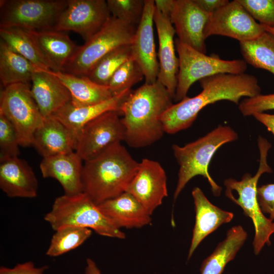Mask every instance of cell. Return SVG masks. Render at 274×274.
<instances>
[{
    "instance_id": "obj_29",
    "label": "cell",
    "mask_w": 274,
    "mask_h": 274,
    "mask_svg": "<svg viewBox=\"0 0 274 274\" xmlns=\"http://www.w3.org/2000/svg\"><path fill=\"white\" fill-rule=\"evenodd\" d=\"M39 69L1 40L0 80L4 87L31 83L33 75Z\"/></svg>"
},
{
    "instance_id": "obj_4",
    "label": "cell",
    "mask_w": 274,
    "mask_h": 274,
    "mask_svg": "<svg viewBox=\"0 0 274 274\" xmlns=\"http://www.w3.org/2000/svg\"><path fill=\"white\" fill-rule=\"evenodd\" d=\"M237 139V133L231 127L219 125L203 136L184 146L173 144V153L179 165L174 201L188 182L196 176H201L206 178L210 184L213 195L216 197L220 196L222 188L211 176L209 166L219 148Z\"/></svg>"
},
{
    "instance_id": "obj_14",
    "label": "cell",
    "mask_w": 274,
    "mask_h": 274,
    "mask_svg": "<svg viewBox=\"0 0 274 274\" xmlns=\"http://www.w3.org/2000/svg\"><path fill=\"white\" fill-rule=\"evenodd\" d=\"M125 192L133 195L151 215L168 194L165 170L158 162L143 159Z\"/></svg>"
},
{
    "instance_id": "obj_34",
    "label": "cell",
    "mask_w": 274,
    "mask_h": 274,
    "mask_svg": "<svg viewBox=\"0 0 274 274\" xmlns=\"http://www.w3.org/2000/svg\"><path fill=\"white\" fill-rule=\"evenodd\" d=\"M107 2L113 16L138 27L144 13V0H108Z\"/></svg>"
},
{
    "instance_id": "obj_21",
    "label": "cell",
    "mask_w": 274,
    "mask_h": 274,
    "mask_svg": "<svg viewBox=\"0 0 274 274\" xmlns=\"http://www.w3.org/2000/svg\"><path fill=\"white\" fill-rule=\"evenodd\" d=\"M30 90L44 118L52 115L72 99L68 89L51 71L39 69L35 72Z\"/></svg>"
},
{
    "instance_id": "obj_23",
    "label": "cell",
    "mask_w": 274,
    "mask_h": 274,
    "mask_svg": "<svg viewBox=\"0 0 274 274\" xmlns=\"http://www.w3.org/2000/svg\"><path fill=\"white\" fill-rule=\"evenodd\" d=\"M117 228H141L151 223V215L131 194L124 192L97 205Z\"/></svg>"
},
{
    "instance_id": "obj_17",
    "label": "cell",
    "mask_w": 274,
    "mask_h": 274,
    "mask_svg": "<svg viewBox=\"0 0 274 274\" xmlns=\"http://www.w3.org/2000/svg\"><path fill=\"white\" fill-rule=\"evenodd\" d=\"M159 43V71L157 81L167 89L174 99L178 82L179 60L175 52V29L169 17L155 8L154 13Z\"/></svg>"
},
{
    "instance_id": "obj_26",
    "label": "cell",
    "mask_w": 274,
    "mask_h": 274,
    "mask_svg": "<svg viewBox=\"0 0 274 274\" xmlns=\"http://www.w3.org/2000/svg\"><path fill=\"white\" fill-rule=\"evenodd\" d=\"M51 72L68 89L72 97L71 102L75 106L97 104L113 96L108 86L98 84L86 76H80L60 71Z\"/></svg>"
},
{
    "instance_id": "obj_28",
    "label": "cell",
    "mask_w": 274,
    "mask_h": 274,
    "mask_svg": "<svg viewBox=\"0 0 274 274\" xmlns=\"http://www.w3.org/2000/svg\"><path fill=\"white\" fill-rule=\"evenodd\" d=\"M0 37L11 49L38 68L53 71L30 31L19 28H0Z\"/></svg>"
},
{
    "instance_id": "obj_15",
    "label": "cell",
    "mask_w": 274,
    "mask_h": 274,
    "mask_svg": "<svg viewBox=\"0 0 274 274\" xmlns=\"http://www.w3.org/2000/svg\"><path fill=\"white\" fill-rule=\"evenodd\" d=\"M210 15L195 0H174L169 18L180 41L206 53L204 31Z\"/></svg>"
},
{
    "instance_id": "obj_41",
    "label": "cell",
    "mask_w": 274,
    "mask_h": 274,
    "mask_svg": "<svg viewBox=\"0 0 274 274\" xmlns=\"http://www.w3.org/2000/svg\"><path fill=\"white\" fill-rule=\"evenodd\" d=\"M253 116L264 125L267 129L274 135V114L263 113L254 114Z\"/></svg>"
},
{
    "instance_id": "obj_22",
    "label": "cell",
    "mask_w": 274,
    "mask_h": 274,
    "mask_svg": "<svg viewBox=\"0 0 274 274\" xmlns=\"http://www.w3.org/2000/svg\"><path fill=\"white\" fill-rule=\"evenodd\" d=\"M31 145L45 158L75 151L76 138L63 123L51 115L45 118L35 131Z\"/></svg>"
},
{
    "instance_id": "obj_11",
    "label": "cell",
    "mask_w": 274,
    "mask_h": 274,
    "mask_svg": "<svg viewBox=\"0 0 274 274\" xmlns=\"http://www.w3.org/2000/svg\"><path fill=\"white\" fill-rule=\"evenodd\" d=\"M111 17L107 1L67 0L66 7L53 29L74 31L86 42L102 29Z\"/></svg>"
},
{
    "instance_id": "obj_35",
    "label": "cell",
    "mask_w": 274,
    "mask_h": 274,
    "mask_svg": "<svg viewBox=\"0 0 274 274\" xmlns=\"http://www.w3.org/2000/svg\"><path fill=\"white\" fill-rule=\"evenodd\" d=\"M20 146L14 126L0 113V159L18 156Z\"/></svg>"
},
{
    "instance_id": "obj_12",
    "label": "cell",
    "mask_w": 274,
    "mask_h": 274,
    "mask_svg": "<svg viewBox=\"0 0 274 274\" xmlns=\"http://www.w3.org/2000/svg\"><path fill=\"white\" fill-rule=\"evenodd\" d=\"M119 116L117 111H108L82 128L76 139L75 151L84 161L124 141L125 130Z\"/></svg>"
},
{
    "instance_id": "obj_5",
    "label": "cell",
    "mask_w": 274,
    "mask_h": 274,
    "mask_svg": "<svg viewBox=\"0 0 274 274\" xmlns=\"http://www.w3.org/2000/svg\"><path fill=\"white\" fill-rule=\"evenodd\" d=\"M257 142L260 158L256 173L254 176L245 173L240 181L228 178L224 181L225 191L234 192L237 195L236 197L230 193H225L226 196L239 206L243 210L244 214L252 221L255 229L253 246L256 255L260 253L265 245H271L270 236L274 233V222L262 213L257 197V184L260 177L264 173H272L267 159L271 145L260 135L258 136Z\"/></svg>"
},
{
    "instance_id": "obj_30",
    "label": "cell",
    "mask_w": 274,
    "mask_h": 274,
    "mask_svg": "<svg viewBox=\"0 0 274 274\" xmlns=\"http://www.w3.org/2000/svg\"><path fill=\"white\" fill-rule=\"evenodd\" d=\"M239 46L247 64L274 75V35L265 31L255 39L239 43Z\"/></svg>"
},
{
    "instance_id": "obj_10",
    "label": "cell",
    "mask_w": 274,
    "mask_h": 274,
    "mask_svg": "<svg viewBox=\"0 0 274 274\" xmlns=\"http://www.w3.org/2000/svg\"><path fill=\"white\" fill-rule=\"evenodd\" d=\"M31 83H18L4 87L0 94V113L12 124L19 145L32 144L33 135L44 119L33 99Z\"/></svg>"
},
{
    "instance_id": "obj_7",
    "label": "cell",
    "mask_w": 274,
    "mask_h": 274,
    "mask_svg": "<svg viewBox=\"0 0 274 274\" xmlns=\"http://www.w3.org/2000/svg\"><path fill=\"white\" fill-rule=\"evenodd\" d=\"M175 43L179 60L174 99L176 101L179 102L187 97L189 88L197 81L219 74H243L247 69V63L244 59L225 60L216 54L207 55L177 38Z\"/></svg>"
},
{
    "instance_id": "obj_25",
    "label": "cell",
    "mask_w": 274,
    "mask_h": 274,
    "mask_svg": "<svg viewBox=\"0 0 274 274\" xmlns=\"http://www.w3.org/2000/svg\"><path fill=\"white\" fill-rule=\"evenodd\" d=\"M54 72H64L79 46L63 31L54 29L30 31Z\"/></svg>"
},
{
    "instance_id": "obj_32",
    "label": "cell",
    "mask_w": 274,
    "mask_h": 274,
    "mask_svg": "<svg viewBox=\"0 0 274 274\" xmlns=\"http://www.w3.org/2000/svg\"><path fill=\"white\" fill-rule=\"evenodd\" d=\"M131 57V45L120 46L102 58L86 76L98 84L107 86L115 72Z\"/></svg>"
},
{
    "instance_id": "obj_16",
    "label": "cell",
    "mask_w": 274,
    "mask_h": 274,
    "mask_svg": "<svg viewBox=\"0 0 274 274\" xmlns=\"http://www.w3.org/2000/svg\"><path fill=\"white\" fill-rule=\"evenodd\" d=\"M154 1L145 0L143 17L131 45L132 57L140 66L148 84L157 80L159 71L154 36Z\"/></svg>"
},
{
    "instance_id": "obj_8",
    "label": "cell",
    "mask_w": 274,
    "mask_h": 274,
    "mask_svg": "<svg viewBox=\"0 0 274 274\" xmlns=\"http://www.w3.org/2000/svg\"><path fill=\"white\" fill-rule=\"evenodd\" d=\"M136 29V27L111 16L100 30L78 47L64 72L87 76L107 54L120 46L131 45Z\"/></svg>"
},
{
    "instance_id": "obj_27",
    "label": "cell",
    "mask_w": 274,
    "mask_h": 274,
    "mask_svg": "<svg viewBox=\"0 0 274 274\" xmlns=\"http://www.w3.org/2000/svg\"><path fill=\"white\" fill-rule=\"evenodd\" d=\"M248 233L241 225L234 226L226 232L225 239L220 242L212 253L202 261L201 274H222L226 265L233 260L244 244Z\"/></svg>"
},
{
    "instance_id": "obj_1",
    "label": "cell",
    "mask_w": 274,
    "mask_h": 274,
    "mask_svg": "<svg viewBox=\"0 0 274 274\" xmlns=\"http://www.w3.org/2000/svg\"><path fill=\"white\" fill-rule=\"evenodd\" d=\"M202 88L197 95L186 97L173 104L161 116L164 132L174 134L191 126L200 111L207 106L220 100L238 105L243 97H251L261 93L257 78L253 75L219 74L199 81Z\"/></svg>"
},
{
    "instance_id": "obj_3",
    "label": "cell",
    "mask_w": 274,
    "mask_h": 274,
    "mask_svg": "<svg viewBox=\"0 0 274 274\" xmlns=\"http://www.w3.org/2000/svg\"><path fill=\"white\" fill-rule=\"evenodd\" d=\"M84 162L83 192L97 205L125 192L139 166L121 143Z\"/></svg>"
},
{
    "instance_id": "obj_13",
    "label": "cell",
    "mask_w": 274,
    "mask_h": 274,
    "mask_svg": "<svg viewBox=\"0 0 274 274\" xmlns=\"http://www.w3.org/2000/svg\"><path fill=\"white\" fill-rule=\"evenodd\" d=\"M264 31L263 26L256 21L238 0H234L210 15L204 35L206 39L219 35L241 43L255 39Z\"/></svg>"
},
{
    "instance_id": "obj_33",
    "label": "cell",
    "mask_w": 274,
    "mask_h": 274,
    "mask_svg": "<svg viewBox=\"0 0 274 274\" xmlns=\"http://www.w3.org/2000/svg\"><path fill=\"white\" fill-rule=\"evenodd\" d=\"M144 78V74L138 62L131 57L113 74L108 87L113 96L117 95L127 90L140 82Z\"/></svg>"
},
{
    "instance_id": "obj_6",
    "label": "cell",
    "mask_w": 274,
    "mask_h": 274,
    "mask_svg": "<svg viewBox=\"0 0 274 274\" xmlns=\"http://www.w3.org/2000/svg\"><path fill=\"white\" fill-rule=\"evenodd\" d=\"M56 230L67 226L89 228L104 236L124 239L125 234L115 226L84 192L57 197L44 217Z\"/></svg>"
},
{
    "instance_id": "obj_24",
    "label": "cell",
    "mask_w": 274,
    "mask_h": 274,
    "mask_svg": "<svg viewBox=\"0 0 274 274\" xmlns=\"http://www.w3.org/2000/svg\"><path fill=\"white\" fill-rule=\"evenodd\" d=\"M130 91V90H127L108 100L95 105L76 107L70 101L52 116L63 123L73 134L76 142L79 132L88 122L108 111H116L118 112L122 102Z\"/></svg>"
},
{
    "instance_id": "obj_19",
    "label": "cell",
    "mask_w": 274,
    "mask_h": 274,
    "mask_svg": "<svg viewBox=\"0 0 274 274\" xmlns=\"http://www.w3.org/2000/svg\"><path fill=\"white\" fill-rule=\"evenodd\" d=\"M195 221L187 260L192 256L200 243L223 224L230 222L233 213L223 210L211 203L198 187L192 191Z\"/></svg>"
},
{
    "instance_id": "obj_44",
    "label": "cell",
    "mask_w": 274,
    "mask_h": 274,
    "mask_svg": "<svg viewBox=\"0 0 274 274\" xmlns=\"http://www.w3.org/2000/svg\"><path fill=\"white\" fill-rule=\"evenodd\" d=\"M263 26V25H262ZM265 31L268 32L274 35V27H270L265 26H263Z\"/></svg>"
},
{
    "instance_id": "obj_20",
    "label": "cell",
    "mask_w": 274,
    "mask_h": 274,
    "mask_svg": "<svg viewBox=\"0 0 274 274\" xmlns=\"http://www.w3.org/2000/svg\"><path fill=\"white\" fill-rule=\"evenodd\" d=\"M82 161L73 151L43 158L40 168L44 178L56 180L62 186L64 194L74 195L83 192Z\"/></svg>"
},
{
    "instance_id": "obj_40",
    "label": "cell",
    "mask_w": 274,
    "mask_h": 274,
    "mask_svg": "<svg viewBox=\"0 0 274 274\" xmlns=\"http://www.w3.org/2000/svg\"><path fill=\"white\" fill-rule=\"evenodd\" d=\"M198 6L205 12L211 14L226 5L228 0H195Z\"/></svg>"
},
{
    "instance_id": "obj_37",
    "label": "cell",
    "mask_w": 274,
    "mask_h": 274,
    "mask_svg": "<svg viewBox=\"0 0 274 274\" xmlns=\"http://www.w3.org/2000/svg\"><path fill=\"white\" fill-rule=\"evenodd\" d=\"M238 109L244 116L274 110V93L247 97L239 102Z\"/></svg>"
},
{
    "instance_id": "obj_39",
    "label": "cell",
    "mask_w": 274,
    "mask_h": 274,
    "mask_svg": "<svg viewBox=\"0 0 274 274\" xmlns=\"http://www.w3.org/2000/svg\"><path fill=\"white\" fill-rule=\"evenodd\" d=\"M48 268L47 265L36 267L32 261H29L18 263L12 268L2 266L0 274H45Z\"/></svg>"
},
{
    "instance_id": "obj_36",
    "label": "cell",
    "mask_w": 274,
    "mask_h": 274,
    "mask_svg": "<svg viewBox=\"0 0 274 274\" xmlns=\"http://www.w3.org/2000/svg\"><path fill=\"white\" fill-rule=\"evenodd\" d=\"M255 19L263 26L274 27V0H238Z\"/></svg>"
},
{
    "instance_id": "obj_38",
    "label": "cell",
    "mask_w": 274,
    "mask_h": 274,
    "mask_svg": "<svg viewBox=\"0 0 274 274\" xmlns=\"http://www.w3.org/2000/svg\"><path fill=\"white\" fill-rule=\"evenodd\" d=\"M257 197L261 211L269 215L274 221V183L263 185L257 187Z\"/></svg>"
},
{
    "instance_id": "obj_2",
    "label": "cell",
    "mask_w": 274,
    "mask_h": 274,
    "mask_svg": "<svg viewBox=\"0 0 274 274\" xmlns=\"http://www.w3.org/2000/svg\"><path fill=\"white\" fill-rule=\"evenodd\" d=\"M173 98L158 81L144 84L130 91L118 113L124 126V140L133 148L150 146L165 132L160 117L173 104Z\"/></svg>"
},
{
    "instance_id": "obj_42",
    "label": "cell",
    "mask_w": 274,
    "mask_h": 274,
    "mask_svg": "<svg viewBox=\"0 0 274 274\" xmlns=\"http://www.w3.org/2000/svg\"><path fill=\"white\" fill-rule=\"evenodd\" d=\"M174 0H155V8L169 17L173 9Z\"/></svg>"
},
{
    "instance_id": "obj_18",
    "label": "cell",
    "mask_w": 274,
    "mask_h": 274,
    "mask_svg": "<svg viewBox=\"0 0 274 274\" xmlns=\"http://www.w3.org/2000/svg\"><path fill=\"white\" fill-rule=\"evenodd\" d=\"M0 188L9 197L37 196L38 182L31 166L18 156L0 159Z\"/></svg>"
},
{
    "instance_id": "obj_9",
    "label": "cell",
    "mask_w": 274,
    "mask_h": 274,
    "mask_svg": "<svg viewBox=\"0 0 274 274\" xmlns=\"http://www.w3.org/2000/svg\"><path fill=\"white\" fill-rule=\"evenodd\" d=\"M67 0H1L0 28L53 29Z\"/></svg>"
},
{
    "instance_id": "obj_43",
    "label": "cell",
    "mask_w": 274,
    "mask_h": 274,
    "mask_svg": "<svg viewBox=\"0 0 274 274\" xmlns=\"http://www.w3.org/2000/svg\"><path fill=\"white\" fill-rule=\"evenodd\" d=\"M85 274H101L96 263L92 259H86Z\"/></svg>"
},
{
    "instance_id": "obj_31",
    "label": "cell",
    "mask_w": 274,
    "mask_h": 274,
    "mask_svg": "<svg viewBox=\"0 0 274 274\" xmlns=\"http://www.w3.org/2000/svg\"><path fill=\"white\" fill-rule=\"evenodd\" d=\"M55 231L46 253L50 257L59 256L78 248L92 232L89 228L74 226L63 227Z\"/></svg>"
}]
</instances>
